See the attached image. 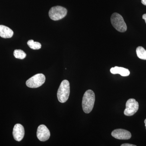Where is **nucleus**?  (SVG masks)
I'll return each instance as SVG.
<instances>
[{
	"mask_svg": "<svg viewBox=\"0 0 146 146\" xmlns=\"http://www.w3.org/2000/svg\"><path fill=\"white\" fill-rule=\"evenodd\" d=\"M46 77L42 74H36L26 82V85L28 87L31 88H36L40 87L44 83Z\"/></svg>",
	"mask_w": 146,
	"mask_h": 146,
	"instance_id": "39448f33",
	"label": "nucleus"
},
{
	"mask_svg": "<svg viewBox=\"0 0 146 146\" xmlns=\"http://www.w3.org/2000/svg\"><path fill=\"white\" fill-rule=\"evenodd\" d=\"M144 122H145V125L146 129V119L145 120V121H144Z\"/></svg>",
	"mask_w": 146,
	"mask_h": 146,
	"instance_id": "a211bd4d",
	"label": "nucleus"
},
{
	"mask_svg": "<svg viewBox=\"0 0 146 146\" xmlns=\"http://www.w3.org/2000/svg\"><path fill=\"white\" fill-rule=\"evenodd\" d=\"M121 146H136V145H132V144L125 143L121 145Z\"/></svg>",
	"mask_w": 146,
	"mask_h": 146,
	"instance_id": "2eb2a0df",
	"label": "nucleus"
},
{
	"mask_svg": "<svg viewBox=\"0 0 146 146\" xmlns=\"http://www.w3.org/2000/svg\"><path fill=\"white\" fill-rule=\"evenodd\" d=\"M111 135L114 138L119 140H128L131 137V133L129 131L122 129L113 131Z\"/></svg>",
	"mask_w": 146,
	"mask_h": 146,
	"instance_id": "6e6552de",
	"label": "nucleus"
},
{
	"mask_svg": "<svg viewBox=\"0 0 146 146\" xmlns=\"http://www.w3.org/2000/svg\"><path fill=\"white\" fill-rule=\"evenodd\" d=\"M70 94V84L68 80H63L60 83L57 91V98L60 102L65 103L68 100Z\"/></svg>",
	"mask_w": 146,
	"mask_h": 146,
	"instance_id": "f03ea898",
	"label": "nucleus"
},
{
	"mask_svg": "<svg viewBox=\"0 0 146 146\" xmlns=\"http://www.w3.org/2000/svg\"><path fill=\"white\" fill-rule=\"evenodd\" d=\"M141 3L144 5L146 6V0H141Z\"/></svg>",
	"mask_w": 146,
	"mask_h": 146,
	"instance_id": "dca6fc26",
	"label": "nucleus"
},
{
	"mask_svg": "<svg viewBox=\"0 0 146 146\" xmlns=\"http://www.w3.org/2000/svg\"><path fill=\"white\" fill-rule=\"evenodd\" d=\"M36 136L39 141L44 142L49 139L50 133L46 126L41 125L37 128Z\"/></svg>",
	"mask_w": 146,
	"mask_h": 146,
	"instance_id": "0eeeda50",
	"label": "nucleus"
},
{
	"mask_svg": "<svg viewBox=\"0 0 146 146\" xmlns=\"http://www.w3.org/2000/svg\"><path fill=\"white\" fill-rule=\"evenodd\" d=\"M68 10L63 7L60 6L53 7L50 9L49 12L50 18L53 21L61 20L67 15Z\"/></svg>",
	"mask_w": 146,
	"mask_h": 146,
	"instance_id": "20e7f679",
	"label": "nucleus"
},
{
	"mask_svg": "<svg viewBox=\"0 0 146 146\" xmlns=\"http://www.w3.org/2000/svg\"><path fill=\"white\" fill-rule=\"evenodd\" d=\"M95 101V95L91 90L86 91L84 95L82 101V107L85 113H90L94 108Z\"/></svg>",
	"mask_w": 146,
	"mask_h": 146,
	"instance_id": "f257e3e1",
	"label": "nucleus"
},
{
	"mask_svg": "<svg viewBox=\"0 0 146 146\" xmlns=\"http://www.w3.org/2000/svg\"><path fill=\"white\" fill-rule=\"evenodd\" d=\"M29 46L33 50H39L41 48L42 45L39 42H34L33 40H30L27 42Z\"/></svg>",
	"mask_w": 146,
	"mask_h": 146,
	"instance_id": "ddd939ff",
	"label": "nucleus"
},
{
	"mask_svg": "<svg viewBox=\"0 0 146 146\" xmlns=\"http://www.w3.org/2000/svg\"><path fill=\"white\" fill-rule=\"evenodd\" d=\"M137 56L140 59L146 60V50L142 46H138L136 48Z\"/></svg>",
	"mask_w": 146,
	"mask_h": 146,
	"instance_id": "f8f14e48",
	"label": "nucleus"
},
{
	"mask_svg": "<svg viewBox=\"0 0 146 146\" xmlns=\"http://www.w3.org/2000/svg\"><path fill=\"white\" fill-rule=\"evenodd\" d=\"M143 18L144 19V20H145V23L146 24V13H145V14H144V15H143Z\"/></svg>",
	"mask_w": 146,
	"mask_h": 146,
	"instance_id": "f3484780",
	"label": "nucleus"
},
{
	"mask_svg": "<svg viewBox=\"0 0 146 146\" xmlns=\"http://www.w3.org/2000/svg\"><path fill=\"white\" fill-rule=\"evenodd\" d=\"M139 108L138 102L134 99H129L126 103V108L124 114L126 116H131L137 112Z\"/></svg>",
	"mask_w": 146,
	"mask_h": 146,
	"instance_id": "423d86ee",
	"label": "nucleus"
},
{
	"mask_svg": "<svg viewBox=\"0 0 146 146\" xmlns=\"http://www.w3.org/2000/svg\"><path fill=\"white\" fill-rule=\"evenodd\" d=\"M13 55L16 58L20 59H24L27 56L26 53L21 50H15Z\"/></svg>",
	"mask_w": 146,
	"mask_h": 146,
	"instance_id": "4468645a",
	"label": "nucleus"
},
{
	"mask_svg": "<svg viewBox=\"0 0 146 146\" xmlns=\"http://www.w3.org/2000/svg\"><path fill=\"white\" fill-rule=\"evenodd\" d=\"M13 32L11 29L1 25H0V36L3 38H10L13 36Z\"/></svg>",
	"mask_w": 146,
	"mask_h": 146,
	"instance_id": "9d476101",
	"label": "nucleus"
},
{
	"mask_svg": "<svg viewBox=\"0 0 146 146\" xmlns=\"http://www.w3.org/2000/svg\"><path fill=\"white\" fill-rule=\"evenodd\" d=\"M110 72L113 74H119L122 76H127L130 74V72L127 69L117 66L111 68Z\"/></svg>",
	"mask_w": 146,
	"mask_h": 146,
	"instance_id": "9b49d317",
	"label": "nucleus"
},
{
	"mask_svg": "<svg viewBox=\"0 0 146 146\" xmlns=\"http://www.w3.org/2000/svg\"><path fill=\"white\" fill-rule=\"evenodd\" d=\"M111 23L112 26L117 31L124 33L127 30V27L122 16L117 13H113L111 16Z\"/></svg>",
	"mask_w": 146,
	"mask_h": 146,
	"instance_id": "7ed1b4c3",
	"label": "nucleus"
},
{
	"mask_svg": "<svg viewBox=\"0 0 146 146\" xmlns=\"http://www.w3.org/2000/svg\"><path fill=\"white\" fill-rule=\"evenodd\" d=\"M25 129L24 127L20 124H16L13 127V135L14 139L17 141L23 140L25 136Z\"/></svg>",
	"mask_w": 146,
	"mask_h": 146,
	"instance_id": "1a4fd4ad",
	"label": "nucleus"
}]
</instances>
